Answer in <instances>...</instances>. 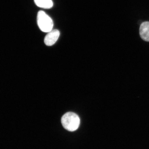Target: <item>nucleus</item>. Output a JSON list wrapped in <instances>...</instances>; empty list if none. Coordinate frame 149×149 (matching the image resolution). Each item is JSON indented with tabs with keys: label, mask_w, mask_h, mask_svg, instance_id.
<instances>
[{
	"label": "nucleus",
	"mask_w": 149,
	"mask_h": 149,
	"mask_svg": "<svg viewBox=\"0 0 149 149\" xmlns=\"http://www.w3.org/2000/svg\"><path fill=\"white\" fill-rule=\"evenodd\" d=\"M61 123L66 130L72 132L79 128L80 124V118L76 113L69 112L62 116Z\"/></svg>",
	"instance_id": "obj_1"
},
{
	"label": "nucleus",
	"mask_w": 149,
	"mask_h": 149,
	"mask_svg": "<svg viewBox=\"0 0 149 149\" xmlns=\"http://www.w3.org/2000/svg\"><path fill=\"white\" fill-rule=\"evenodd\" d=\"M37 24L41 31L45 32H49L52 30L54 26L52 19L48 15L40 10L37 14Z\"/></svg>",
	"instance_id": "obj_2"
},
{
	"label": "nucleus",
	"mask_w": 149,
	"mask_h": 149,
	"mask_svg": "<svg viewBox=\"0 0 149 149\" xmlns=\"http://www.w3.org/2000/svg\"><path fill=\"white\" fill-rule=\"evenodd\" d=\"M60 36V32L57 29L51 30L45 37L44 42L46 45L52 46L58 40Z\"/></svg>",
	"instance_id": "obj_3"
},
{
	"label": "nucleus",
	"mask_w": 149,
	"mask_h": 149,
	"mask_svg": "<svg viewBox=\"0 0 149 149\" xmlns=\"http://www.w3.org/2000/svg\"><path fill=\"white\" fill-rule=\"evenodd\" d=\"M140 36L144 41L149 42V22L141 24L140 28Z\"/></svg>",
	"instance_id": "obj_4"
},
{
	"label": "nucleus",
	"mask_w": 149,
	"mask_h": 149,
	"mask_svg": "<svg viewBox=\"0 0 149 149\" xmlns=\"http://www.w3.org/2000/svg\"><path fill=\"white\" fill-rule=\"evenodd\" d=\"M37 6L45 9L52 8L53 6L52 0H34Z\"/></svg>",
	"instance_id": "obj_5"
}]
</instances>
